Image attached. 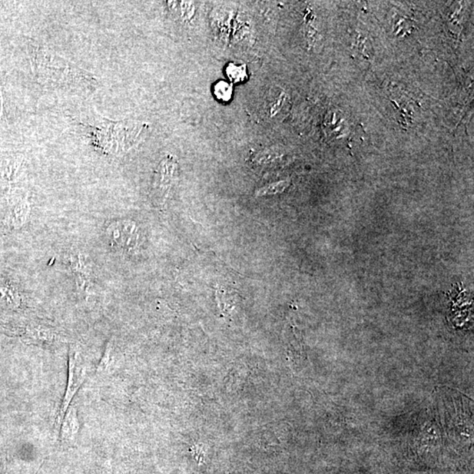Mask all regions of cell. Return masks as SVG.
<instances>
[{"label": "cell", "instance_id": "6da1fadb", "mask_svg": "<svg viewBox=\"0 0 474 474\" xmlns=\"http://www.w3.org/2000/svg\"><path fill=\"white\" fill-rule=\"evenodd\" d=\"M33 71L43 85L74 91H88L97 85L96 78L85 69L41 45L29 47Z\"/></svg>", "mask_w": 474, "mask_h": 474}, {"label": "cell", "instance_id": "7a4b0ae2", "mask_svg": "<svg viewBox=\"0 0 474 474\" xmlns=\"http://www.w3.org/2000/svg\"><path fill=\"white\" fill-rule=\"evenodd\" d=\"M97 126H87L95 145L104 153L124 155L137 147L144 138L148 125L135 121H112L101 118Z\"/></svg>", "mask_w": 474, "mask_h": 474}, {"label": "cell", "instance_id": "3957f363", "mask_svg": "<svg viewBox=\"0 0 474 474\" xmlns=\"http://www.w3.org/2000/svg\"><path fill=\"white\" fill-rule=\"evenodd\" d=\"M109 244L124 253L131 254L140 246V230L131 220H117L111 222L105 231Z\"/></svg>", "mask_w": 474, "mask_h": 474}, {"label": "cell", "instance_id": "277c9868", "mask_svg": "<svg viewBox=\"0 0 474 474\" xmlns=\"http://www.w3.org/2000/svg\"><path fill=\"white\" fill-rule=\"evenodd\" d=\"M85 374L86 369L81 350L77 346L72 344L69 347L67 390H66L65 396L58 413V420H56V425L58 427H61L62 420L65 418V413L67 412L72 398L78 392L81 384L84 383Z\"/></svg>", "mask_w": 474, "mask_h": 474}, {"label": "cell", "instance_id": "5b68a950", "mask_svg": "<svg viewBox=\"0 0 474 474\" xmlns=\"http://www.w3.org/2000/svg\"><path fill=\"white\" fill-rule=\"evenodd\" d=\"M177 159L174 155H167L158 165L153 184L154 198L159 205L164 204L167 200L177 178Z\"/></svg>", "mask_w": 474, "mask_h": 474}, {"label": "cell", "instance_id": "8992f818", "mask_svg": "<svg viewBox=\"0 0 474 474\" xmlns=\"http://www.w3.org/2000/svg\"><path fill=\"white\" fill-rule=\"evenodd\" d=\"M68 264L75 278H92V264L87 255L81 251L69 254Z\"/></svg>", "mask_w": 474, "mask_h": 474}, {"label": "cell", "instance_id": "52a82bcc", "mask_svg": "<svg viewBox=\"0 0 474 474\" xmlns=\"http://www.w3.org/2000/svg\"><path fill=\"white\" fill-rule=\"evenodd\" d=\"M26 337L38 344H54L61 342L62 337L53 328L38 324L26 330Z\"/></svg>", "mask_w": 474, "mask_h": 474}, {"label": "cell", "instance_id": "ba28073f", "mask_svg": "<svg viewBox=\"0 0 474 474\" xmlns=\"http://www.w3.org/2000/svg\"><path fill=\"white\" fill-rule=\"evenodd\" d=\"M60 437L62 442H69L74 439L79 430L77 410L75 407L69 409L67 414L61 424Z\"/></svg>", "mask_w": 474, "mask_h": 474}, {"label": "cell", "instance_id": "9c48e42d", "mask_svg": "<svg viewBox=\"0 0 474 474\" xmlns=\"http://www.w3.org/2000/svg\"><path fill=\"white\" fill-rule=\"evenodd\" d=\"M180 16L182 21L187 22L194 17L195 13L194 2H168Z\"/></svg>", "mask_w": 474, "mask_h": 474}, {"label": "cell", "instance_id": "30bf717a", "mask_svg": "<svg viewBox=\"0 0 474 474\" xmlns=\"http://www.w3.org/2000/svg\"><path fill=\"white\" fill-rule=\"evenodd\" d=\"M290 182L288 180L275 182L265 187L258 189L256 192L257 197L268 196V195H274L281 194L286 189L289 187Z\"/></svg>", "mask_w": 474, "mask_h": 474}, {"label": "cell", "instance_id": "8fae6325", "mask_svg": "<svg viewBox=\"0 0 474 474\" xmlns=\"http://www.w3.org/2000/svg\"><path fill=\"white\" fill-rule=\"evenodd\" d=\"M29 213H31V205L26 201H22L16 208L15 214H13L12 221L16 227H21L26 223Z\"/></svg>", "mask_w": 474, "mask_h": 474}, {"label": "cell", "instance_id": "7c38bea8", "mask_svg": "<svg viewBox=\"0 0 474 474\" xmlns=\"http://www.w3.org/2000/svg\"><path fill=\"white\" fill-rule=\"evenodd\" d=\"M232 94H233V88H232V85L227 82L221 81L217 83L214 86V94L220 101H230L232 97Z\"/></svg>", "mask_w": 474, "mask_h": 474}, {"label": "cell", "instance_id": "4fadbf2b", "mask_svg": "<svg viewBox=\"0 0 474 474\" xmlns=\"http://www.w3.org/2000/svg\"><path fill=\"white\" fill-rule=\"evenodd\" d=\"M227 73L232 82H242L246 78V68L244 65L230 64L227 68Z\"/></svg>", "mask_w": 474, "mask_h": 474}, {"label": "cell", "instance_id": "5bb4252c", "mask_svg": "<svg viewBox=\"0 0 474 474\" xmlns=\"http://www.w3.org/2000/svg\"><path fill=\"white\" fill-rule=\"evenodd\" d=\"M3 114V98L1 92H0V118H1Z\"/></svg>", "mask_w": 474, "mask_h": 474}]
</instances>
